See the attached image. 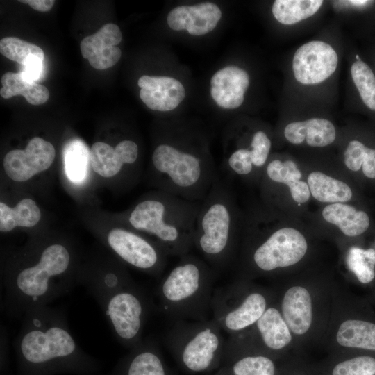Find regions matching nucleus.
<instances>
[{"mask_svg": "<svg viewBox=\"0 0 375 375\" xmlns=\"http://www.w3.org/2000/svg\"><path fill=\"white\" fill-rule=\"evenodd\" d=\"M356 58L357 59V61L361 60L360 58V57H359V56H358V54L356 55Z\"/></svg>", "mask_w": 375, "mask_h": 375, "instance_id": "39", "label": "nucleus"}, {"mask_svg": "<svg viewBox=\"0 0 375 375\" xmlns=\"http://www.w3.org/2000/svg\"><path fill=\"white\" fill-rule=\"evenodd\" d=\"M249 85L248 74L236 66L217 71L210 80V94L216 103L226 109H235L244 101Z\"/></svg>", "mask_w": 375, "mask_h": 375, "instance_id": "21", "label": "nucleus"}, {"mask_svg": "<svg viewBox=\"0 0 375 375\" xmlns=\"http://www.w3.org/2000/svg\"><path fill=\"white\" fill-rule=\"evenodd\" d=\"M276 300L273 287L238 278L214 290L212 318L229 336L236 335L252 327Z\"/></svg>", "mask_w": 375, "mask_h": 375, "instance_id": "9", "label": "nucleus"}, {"mask_svg": "<svg viewBox=\"0 0 375 375\" xmlns=\"http://www.w3.org/2000/svg\"><path fill=\"white\" fill-rule=\"evenodd\" d=\"M13 344L30 369L81 364L87 357L70 331L65 312L48 305L33 308L22 316Z\"/></svg>", "mask_w": 375, "mask_h": 375, "instance_id": "3", "label": "nucleus"}, {"mask_svg": "<svg viewBox=\"0 0 375 375\" xmlns=\"http://www.w3.org/2000/svg\"><path fill=\"white\" fill-rule=\"evenodd\" d=\"M284 135L290 142L294 144H301L306 140L311 147H325L335 140L336 131L329 120L312 118L290 123L285 128Z\"/></svg>", "mask_w": 375, "mask_h": 375, "instance_id": "23", "label": "nucleus"}, {"mask_svg": "<svg viewBox=\"0 0 375 375\" xmlns=\"http://www.w3.org/2000/svg\"><path fill=\"white\" fill-rule=\"evenodd\" d=\"M221 17L222 12L216 4L201 3L174 8L167 15V24L174 31L185 29L190 35H201L212 31Z\"/></svg>", "mask_w": 375, "mask_h": 375, "instance_id": "19", "label": "nucleus"}, {"mask_svg": "<svg viewBox=\"0 0 375 375\" xmlns=\"http://www.w3.org/2000/svg\"><path fill=\"white\" fill-rule=\"evenodd\" d=\"M78 283L94 298L117 342L131 349L143 339L156 306L147 290L119 267L85 269Z\"/></svg>", "mask_w": 375, "mask_h": 375, "instance_id": "1", "label": "nucleus"}, {"mask_svg": "<svg viewBox=\"0 0 375 375\" xmlns=\"http://www.w3.org/2000/svg\"><path fill=\"white\" fill-rule=\"evenodd\" d=\"M122 39L117 25L108 23L95 33L84 38L80 43L82 56L97 69H106L115 65L122 56L117 47Z\"/></svg>", "mask_w": 375, "mask_h": 375, "instance_id": "16", "label": "nucleus"}, {"mask_svg": "<svg viewBox=\"0 0 375 375\" xmlns=\"http://www.w3.org/2000/svg\"><path fill=\"white\" fill-rule=\"evenodd\" d=\"M40 217V208L31 199H23L13 208L3 202L0 203V231L1 232L10 231L16 226H34Z\"/></svg>", "mask_w": 375, "mask_h": 375, "instance_id": "29", "label": "nucleus"}, {"mask_svg": "<svg viewBox=\"0 0 375 375\" xmlns=\"http://www.w3.org/2000/svg\"><path fill=\"white\" fill-rule=\"evenodd\" d=\"M345 262L360 283L368 284L374 279L375 249L352 246L347 251Z\"/></svg>", "mask_w": 375, "mask_h": 375, "instance_id": "32", "label": "nucleus"}, {"mask_svg": "<svg viewBox=\"0 0 375 375\" xmlns=\"http://www.w3.org/2000/svg\"><path fill=\"white\" fill-rule=\"evenodd\" d=\"M350 3L351 4H354V5H362V4H365L366 3H367L368 1H349Z\"/></svg>", "mask_w": 375, "mask_h": 375, "instance_id": "38", "label": "nucleus"}, {"mask_svg": "<svg viewBox=\"0 0 375 375\" xmlns=\"http://www.w3.org/2000/svg\"><path fill=\"white\" fill-rule=\"evenodd\" d=\"M271 145V140L264 131H257L253 133L251 140V147L252 162L255 169L265 165Z\"/></svg>", "mask_w": 375, "mask_h": 375, "instance_id": "36", "label": "nucleus"}, {"mask_svg": "<svg viewBox=\"0 0 375 375\" xmlns=\"http://www.w3.org/2000/svg\"><path fill=\"white\" fill-rule=\"evenodd\" d=\"M266 176L272 182L289 186L292 199L297 203L306 202L310 192L308 185L300 180L301 174L292 160H273L267 166Z\"/></svg>", "mask_w": 375, "mask_h": 375, "instance_id": "27", "label": "nucleus"}, {"mask_svg": "<svg viewBox=\"0 0 375 375\" xmlns=\"http://www.w3.org/2000/svg\"><path fill=\"white\" fill-rule=\"evenodd\" d=\"M158 344L155 339L149 337L143 338L132 348L125 375H167Z\"/></svg>", "mask_w": 375, "mask_h": 375, "instance_id": "24", "label": "nucleus"}, {"mask_svg": "<svg viewBox=\"0 0 375 375\" xmlns=\"http://www.w3.org/2000/svg\"><path fill=\"white\" fill-rule=\"evenodd\" d=\"M322 3V0H276L272 10L278 22L291 25L312 16Z\"/></svg>", "mask_w": 375, "mask_h": 375, "instance_id": "30", "label": "nucleus"}, {"mask_svg": "<svg viewBox=\"0 0 375 375\" xmlns=\"http://www.w3.org/2000/svg\"><path fill=\"white\" fill-rule=\"evenodd\" d=\"M225 350L235 356L231 366L233 375H276L273 356L251 344L239 335L229 336Z\"/></svg>", "mask_w": 375, "mask_h": 375, "instance_id": "17", "label": "nucleus"}, {"mask_svg": "<svg viewBox=\"0 0 375 375\" xmlns=\"http://www.w3.org/2000/svg\"><path fill=\"white\" fill-rule=\"evenodd\" d=\"M138 154V144L131 140H122L115 147L97 142L90 149V159L92 168L96 173L110 178L119 174L124 165L135 164Z\"/></svg>", "mask_w": 375, "mask_h": 375, "instance_id": "20", "label": "nucleus"}, {"mask_svg": "<svg viewBox=\"0 0 375 375\" xmlns=\"http://www.w3.org/2000/svg\"><path fill=\"white\" fill-rule=\"evenodd\" d=\"M322 216L326 222L337 226L349 237L362 234L369 226V218L366 212L344 203L326 206L322 210Z\"/></svg>", "mask_w": 375, "mask_h": 375, "instance_id": "25", "label": "nucleus"}, {"mask_svg": "<svg viewBox=\"0 0 375 375\" xmlns=\"http://www.w3.org/2000/svg\"><path fill=\"white\" fill-rule=\"evenodd\" d=\"M140 97L151 110L169 111L183 100L185 90L178 80L169 76H142L138 81Z\"/></svg>", "mask_w": 375, "mask_h": 375, "instance_id": "18", "label": "nucleus"}, {"mask_svg": "<svg viewBox=\"0 0 375 375\" xmlns=\"http://www.w3.org/2000/svg\"><path fill=\"white\" fill-rule=\"evenodd\" d=\"M334 283L299 278L274 286L276 302L294 340V349L319 344L331 312Z\"/></svg>", "mask_w": 375, "mask_h": 375, "instance_id": "6", "label": "nucleus"}, {"mask_svg": "<svg viewBox=\"0 0 375 375\" xmlns=\"http://www.w3.org/2000/svg\"><path fill=\"white\" fill-rule=\"evenodd\" d=\"M55 156V149L49 142L34 137L24 149H14L6 153L3 168L12 180L25 181L47 170L53 163Z\"/></svg>", "mask_w": 375, "mask_h": 375, "instance_id": "15", "label": "nucleus"}, {"mask_svg": "<svg viewBox=\"0 0 375 375\" xmlns=\"http://www.w3.org/2000/svg\"><path fill=\"white\" fill-rule=\"evenodd\" d=\"M310 192L315 199L321 202L342 203L352 197L349 186L320 172H313L308 177Z\"/></svg>", "mask_w": 375, "mask_h": 375, "instance_id": "28", "label": "nucleus"}, {"mask_svg": "<svg viewBox=\"0 0 375 375\" xmlns=\"http://www.w3.org/2000/svg\"><path fill=\"white\" fill-rule=\"evenodd\" d=\"M338 62L337 53L331 45L310 41L301 46L294 55V76L302 84H317L333 74Z\"/></svg>", "mask_w": 375, "mask_h": 375, "instance_id": "14", "label": "nucleus"}, {"mask_svg": "<svg viewBox=\"0 0 375 375\" xmlns=\"http://www.w3.org/2000/svg\"><path fill=\"white\" fill-rule=\"evenodd\" d=\"M365 310L359 299L335 283L329 322L319 344L333 355L375 353V319Z\"/></svg>", "mask_w": 375, "mask_h": 375, "instance_id": "8", "label": "nucleus"}, {"mask_svg": "<svg viewBox=\"0 0 375 375\" xmlns=\"http://www.w3.org/2000/svg\"><path fill=\"white\" fill-rule=\"evenodd\" d=\"M110 248L125 263L153 276L160 275L167 263V254L152 240L122 228L108 234Z\"/></svg>", "mask_w": 375, "mask_h": 375, "instance_id": "12", "label": "nucleus"}, {"mask_svg": "<svg viewBox=\"0 0 375 375\" xmlns=\"http://www.w3.org/2000/svg\"><path fill=\"white\" fill-rule=\"evenodd\" d=\"M33 262L18 265L3 278L1 310L10 317H22L29 310L48 305L69 292L78 283L72 253L56 242L42 248Z\"/></svg>", "mask_w": 375, "mask_h": 375, "instance_id": "2", "label": "nucleus"}, {"mask_svg": "<svg viewBox=\"0 0 375 375\" xmlns=\"http://www.w3.org/2000/svg\"><path fill=\"white\" fill-rule=\"evenodd\" d=\"M217 275L208 263L194 255L179 258L156 289V310L174 322L210 319Z\"/></svg>", "mask_w": 375, "mask_h": 375, "instance_id": "5", "label": "nucleus"}, {"mask_svg": "<svg viewBox=\"0 0 375 375\" xmlns=\"http://www.w3.org/2000/svg\"><path fill=\"white\" fill-rule=\"evenodd\" d=\"M344 160L350 170L358 171L362 166L365 176L375 178V149L358 140H352L344 151Z\"/></svg>", "mask_w": 375, "mask_h": 375, "instance_id": "34", "label": "nucleus"}, {"mask_svg": "<svg viewBox=\"0 0 375 375\" xmlns=\"http://www.w3.org/2000/svg\"><path fill=\"white\" fill-rule=\"evenodd\" d=\"M339 355L332 366L331 375H375V356L372 354L348 353Z\"/></svg>", "mask_w": 375, "mask_h": 375, "instance_id": "33", "label": "nucleus"}, {"mask_svg": "<svg viewBox=\"0 0 375 375\" xmlns=\"http://www.w3.org/2000/svg\"><path fill=\"white\" fill-rule=\"evenodd\" d=\"M90 151L79 140L69 142L64 150L65 171L67 178L74 183H81L85 179Z\"/></svg>", "mask_w": 375, "mask_h": 375, "instance_id": "31", "label": "nucleus"}, {"mask_svg": "<svg viewBox=\"0 0 375 375\" xmlns=\"http://www.w3.org/2000/svg\"><path fill=\"white\" fill-rule=\"evenodd\" d=\"M236 335L272 356L294 349V337L276 300L252 327Z\"/></svg>", "mask_w": 375, "mask_h": 375, "instance_id": "13", "label": "nucleus"}, {"mask_svg": "<svg viewBox=\"0 0 375 375\" xmlns=\"http://www.w3.org/2000/svg\"><path fill=\"white\" fill-rule=\"evenodd\" d=\"M0 52L22 65V72L28 79L35 81L40 76L44 54L40 47L18 38L6 37L0 40Z\"/></svg>", "mask_w": 375, "mask_h": 375, "instance_id": "22", "label": "nucleus"}, {"mask_svg": "<svg viewBox=\"0 0 375 375\" xmlns=\"http://www.w3.org/2000/svg\"><path fill=\"white\" fill-rule=\"evenodd\" d=\"M29 5L33 9L40 12H47L50 10L54 5L53 0H24L19 1Z\"/></svg>", "mask_w": 375, "mask_h": 375, "instance_id": "37", "label": "nucleus"}, {"mask_svg": "<svg viewBox=\"0 0 375 375\" xmlns=\"http://www.w3.org/2000/svg\"><path fill=\"white\" fill-rule=\"evenodd\" d=\"M238 240L237 208L227 184L219 178L201 201L193 245L219 274L234 260Z\"/></svg>", "mask_w": 375, "mask_h": 375, "instance_id": "7", "label": "nucleus"}, {"mask_svg": "<svg viewBox=\"0 0 375 375\" xmlns=\"http://www.w3.org/2000/svg\"><path fill=\"white\" fill-rule=\"evenodd\" d=\"M351 74L363 103L375 110V76L372 69L363 61H356Z\"/></svg>", "mask_w": 375, "mask_h": 375, "instance_id": "35", "label": "nucleus"}, {"mask_svg": "<svg viewBox=\"0 0 375 375\" xmlns=\"http://www.w3.org/2000/svg\"><path fill=\"white\" fill-rule=\"evenodd\" d=\"M222 331L212 317L205 321L177 320L167 332L164 342L188 369L203 372L224 354L226 340Z\"/></svg>", "mask_w": 375, "mask_h": 375, "instance_id": "11", "label": "nucleus"}, {"mask_svg": "<svg viewBox=\"0 0 375 375\" xmlns=\"http://www.w3.org/2000/svg\"><path fill=\"white\" fill-rule=\"evenodd\" d=\"M200 204L160 190L137 203L128 222L135 231L149 235L167 256L181 258L194 247Z\"/></svg>", "mask_w": 375, "mask_h": 375, "instance_id": "4", "label": "nucleus"}, {"mask_svg": "<svg viewBox=\"0 0 375 375\" xmlns=\"http://www.w3.org/2000/svg\"><path fill=\"white\" fill-rule=\"evenodd\" d=\"M1 83L0 94L4 99L22 95L30 104L38 106L49 98V90L45 86L28 79L22 72L5 73Z\"/></svg>", "mask_w": 375, "mask_h": 375, "instance_id": "26", "label": "nucleus"}, {"mask_svg": "<svg viewBox=\"0 0 375 375\" xmlns=\"http://www.w3.org/2000/svg\"><path fill=\"white\" fill-rule=\"evenodd\" d=\"M308 249L304 235L292 228H281L258 240L244 242L238 278L247 280L272 275L297 265Z\"/></svg>", "mask_w": 375, "mask_h": 375, "instance_id": "10", "label": "nucleus"}]
</instances>
